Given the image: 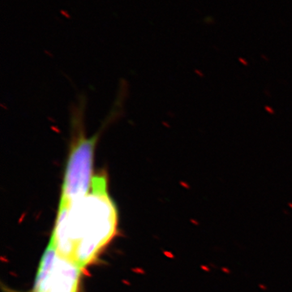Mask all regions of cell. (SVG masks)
Here are the masks:
<instances>
[{"label":"cell","instance_id":"6da1fadb","mask_svg":"<svg viewBox=\"0 0 292 292\" xmlns=\"http://www.w3.org/2000/svg\"><path fill=\"white\" fill-rule=\"evenodd\" d=\"M107 177H93L88 195L60 205L51 239L58 253L81 269L97 258L116 232L117 209L107 189Z\"/></svg>","mask_w":292,"mask_h":292},{"label":"cell","instance_id":"7a4b0ae2","mask_svg":"<svg viewBox=\"0 0 292 292\" xmlns=\"http://www.w3.org/2000/svg\"><path fill=\"white\" fill-rule=\"evenodd\" d=\"M97 135L80 136L72 144L65 167L60 205H69L89 193L93 183Z\"/></svg>","mask_w":292,"mask_h":292},{"label":"cell","instance_id":"3957f363","mask_svg":"<svg viewBox=\"0 0 292 292\" xmlns=\"http://www.w3.org/2000/svg\"><path fill=\"white\" fill-rule=\"evenodd\" d=\"M81 270L58 253L51 239L39 264L33 292H77Z\"/></svg>","mask_w":292,"mask_h":292},{"label":"cell","instance_id":"277c9868","mask_svg":"<svg viewBox=\"0 0 292 292\" xmlns=\"http://www.w3.org/2000/svg\"><path fill=\"white\" fill-rule=\"evenodd\" d=\"M59 12H60V14L61 15H63V16H65L66 18H71V16H70V14L66 11V10H60L59 11Z\"/></svg>","mask_w":292,"mask_h":292}]
</instances>
